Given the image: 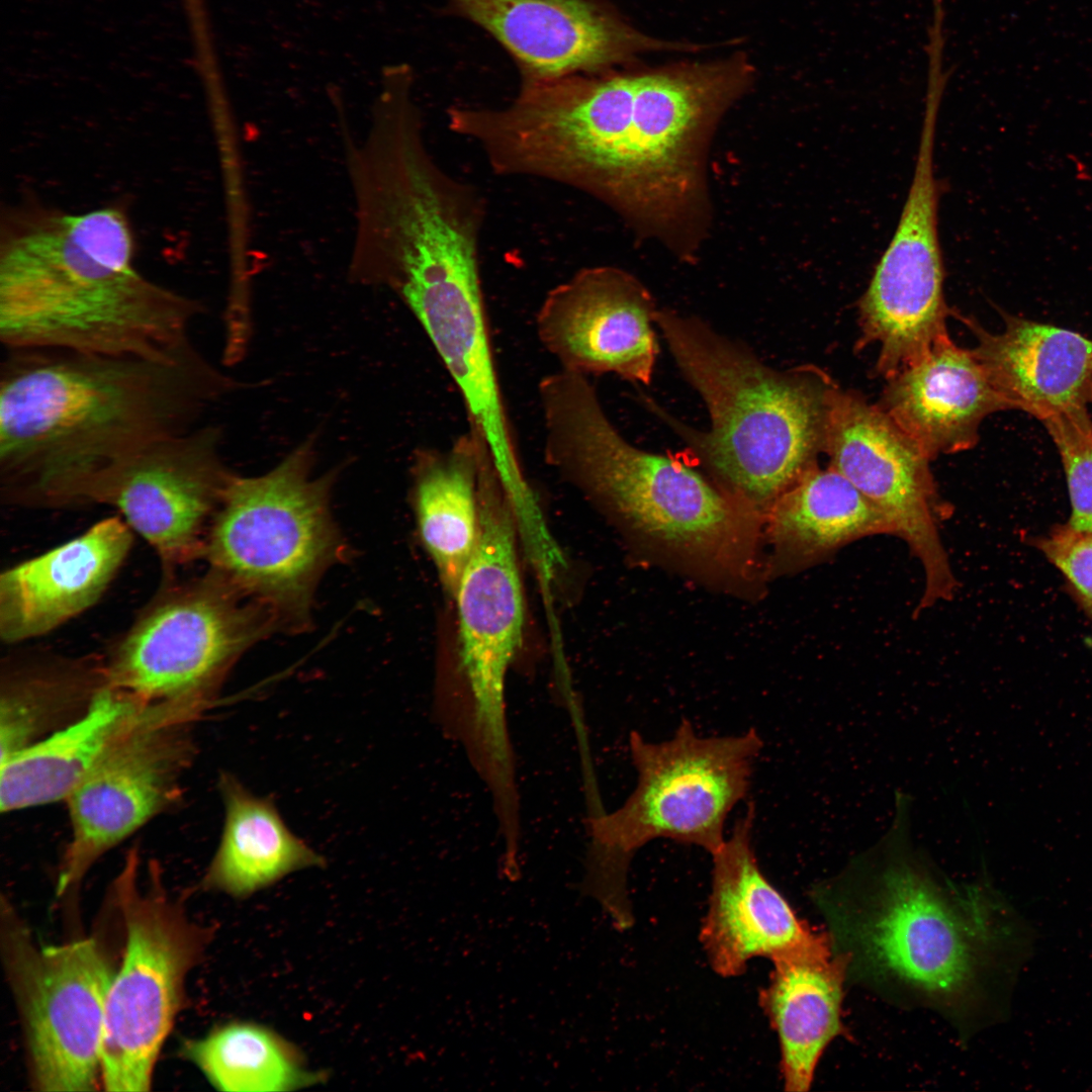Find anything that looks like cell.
Returning a JSON list of instances; mask_svg holds the SVG:
<instances>
[{"label": "cell", "instance_id": "4", "mask_svg": "<svg viewBox=\"0 0 1092 1092\" xmlns=\"http://www.w3.org/2000/svg\"><path fill=\"white\" fill-rule=\"evenodd\" d=\"M0 252V341L5 350L166 357L191 340L197 299L133 267L126 217L24 212Z\"/></svg>", "mask_w": 1092, "mask_h": 1092}, {"label": "cell", "instance_id": "30", "mask_svg": "<svg viewBox=\"0 0 1092 1092\" xmlns=\"http://www.w3.org/2000/svg\"><path fill=\"white\" fill-rule=\"evenodd\" d=\"M1054 441L1066 474L1071 528L1092 532V420L1060 417L1041 423Z\"/></svg>", "mask_w": 1092, "mask_h": 1092}, {"label": "cell", "instance_id": "7", "mask_svg": "<svg viewBox=\"0 0 1092 1092\" xmlns=\"http://www.w3.org/2000/svg\"><path fill=\"white\" fill-rule=\"evenodd\" d=\"M629 747L637 771L635 789L614 812L590 815L580 885L617 923L633 915L627 873L643 845L666 838L711 854L722 846L726 819L748 793L762 741L753 728L704 737L682 720L673 736L661 742L632 731Z\"/></svg>", "mask_w": 1092, "mask_h": 1092}, {"label": "cell", "instance_id": "23", "mask_svg": "<svg viewBox=\"0 0 1092 1092\" xmlns=\"http://www.w3.org/2000/svg\"><path fill=\"white\" fill-rule=\"evenodd\" d=\"M771 962L759 1003L779 1036L785 1089L804 1092L824 1050L844 1033V968L826 932L814 945Z\"/></svg>", "mask_w": 1092, "mask_h": 1092}, {"label": "cell", "instance_id": "14", "mask_svg": "<svg viewBox=\"0 0 1092 1092\" xmlns=\"http://www.w3.org/2000/svg\"><path fill=\"white\" fill-rule=\"evenodd\" d=\"M126 906L124 959L105 1000L101 1075L107 1091L135 1092L150 1088L200 939L161 897Z\"/></svg>", "mask_w": 1092, "mask_h": 1092}, {"label": "cell", "instance_id": "10", "mask_svg": "<svg viewBox=\"0 0 1092 1092\" xmlns=\"http://www.w3.org/2000/svg\"><path fill=\"white\" fill-rule=\"evenodd\" d=\"M273 631L267 610L210 569L164 578L103 655L107 680L146 703L207 711L240 657Z\"/></svg>", "mask_w": 1092, "mask_h": 1092}, {"label": "cell", "instance_id": "1", "mask_svg": "<svg viewBox=\"0 0 1092 1092\" xmlns=\"http://www.w3.org/2000/svg\"><path fill=\"white\" fill-rule=\"evenodd\" d=\"M907 795L873 847L810 892L846 983L936 1014L966 1042L1009 1012L1034 931L988 881L957 883L910 837Z\"/></svg>", "mask_w": 1092, "mask_h": 1092}, {"label": "cell", "instance_id": "28", "mask_svg": "<svg viewBox=\"0 0 1092 1092\" xmlns=\"http://www.w3.org/2000/svg\"><path fill=\"white\" fill-rule=\"evenodd\" d=\"M778 549L794 566L822 561L845 545L894 535L884 514L828 466L807 471L768 509Z\"/></svg>", "mask_w": 1092, "mask_h": 1092}, {"label": "cell", "instance_id": "29", "mask_svg": "<svg viewBox=\"0 0 1092 1092\" xmlns=\"http://www.w3.org/2000/svg\"><path fill=\"white\" fill-rule=\"evenodd\" d=\"M220 1091H290L323 1082L299 1050L269 1027L247 1021L219 1026L183 1050Z\"/></svg>", "mask_w": 1092, "mask_h": 1092}, {"label": "cell", "instance_id": "8", "mask_svg": "<svg viewBox=\"0 0 1092 1092\" xmlns=\"http://www.w3.org/2000/svg\"><path fill=\"white\" fill-rule=\"evenodd\" d=\"M315 441L309 436L265 474L232 476L202 556L283 631L307 628L317 584L344 551L330 502L340 470L313 476Z\"/></svg>", "mask_w": 1092, "mask_h": 1092}, {"label": "cell", "instance_id": "2", "mask_svg": "<svg viewBox=\"0 0 1092 1092\" xmlns=\"http://www.w3.org/2000/svg\"><path fill=\"white\" fill-rule=\"evenodd\" d=\"M749 77L743 62L729 59L562 79L537 119L534 172L603 202L689 259L709 226L710 142Z\"/></svg>", "mask_w": 1092, "mask_h": 1092}, {"label": "cell", "instance_id": "11", "mask_svg": "<svg viewBox=\"0 0 1092 1092\" xmlns=\"http://www.w3.org/2000/svg\"><path fill=\"white\" fill-rule=\"evenodd\" d=\"M204 712L148 703L67 799L71 838L58 891L79 882L105 852L171 809L196 753L193 728Z\"/></svg>", "mask_w": 1092, "mask_h": 1092}, {"label": "cell", "instance_id": "13", "mask_svg": "<svg viewBox=\"0 0 1092 1092\" xmlns=\"http://www.w3.org/2000/svg\"><path fill=\"white\" fill-rule=\"evenodd\" d=\"M824 452L829 467L876 506L919 560L924 590L915 614L953 599L958 582L938 524L942 503L930 458L881 408L833 386Z\"/></svg>", "mask_w": 1092, "mask_h": 1092}, {"label": "cell", "instance_id": "26", "mask_svg": "<svg viewBox=\"0 0 1092 1092\" xmlns=\"http://www.w3.org/2000/svg\"><path fill=\"white\" fill-rule=\"evenodd\" d=\"M107 684L103 655L9 654L1 663V761L81 717Z\"/></svg>", "mask_w": 1092, "mask_h": 1092}, {"label": "cell", "instance_id": "25", "mask_svg": "<svg viewBox=\"0 0 1092 1092\" xmlns=\"http://www.w3.org/2000/svg\"><path fill=\"white\" fill-rule=\"evenodd\" d=\"M218 790L224 809L221 836L204 885L246 898L286 876L325 866V859L296 836L274 802L251 793L234 775L221 772Z\"/></svg>", "mask_w": 1092, "mask_h": 1092}, {"label": "cell", "instance_id": "22", "mask_svg": "<svg viewBox=\"0 0 1092 1092\" xmlns=\"http://www.w3.org/2000/svg\"><path fill=\"white\" fill-rule=\"evenodd\" d=\"M879 405L930 459L971 449L985 418L1013 410L973 351L948 335L888 378Z\"/></svg>", "mask_w": 1092, "mask_h": 1092}, {"label": "cell", "instance_id": "24", "mask_svg": "<svg viewBox=\"0 0 1092 1092\" xmlns=\"http://www.w3.org/2000/svg\"><path fill=\"white\" fill-rule=\"evenodd\" d=\"M146 704L107 684L81 717L1 761V811L67 801Z\"/></svg>", "mask_w": 1092, "mask_h": 1092}, {"label": "cell", "instance_id": "31", "mask_svg": "<svg viewBox=\"0 0 1092 1092\" xmlns=\"http://www.w3.org/2000/svg\"><path fill=\"white\" fill-rule=\"evenodd\" d=\"M1027 542L1061 572L1069 594L1086 615L1092 630V532L1060 524L1043 535L1027 537Z\"/></svg>", "mask_w": 1092, "mask_h": 1092}, {"label": "cell", "instance_id": "15", "mask_svg": "<svg viewBox=\"0 0 1092 1092\" xmlns=\"http://www.w3.org/2000/svg\"><path fill=\"white\" fill-rule=\"evenodd\" d=\"M221 445L218 426L199 425L152 444L91 494L90 505L114 508L151 545L163 578L202 559L211 521L235 474Z\"/></svg>", "mask_w": 1092, "mask_h": 1092}, {"label": "cell", "instance_id": "6", "mask_svg": "<svg viewBox=\"0 0 1092 1092\" xmlns=\"http://www.w3.org/2000/svg\"><path fill=\"white\" fill-rule=\"evenodd\" d=\"M546 462L639 532L688 555L742 568L753 513L703 476L689 458L636 448L615 429L584 379L542 404Z\"/></svg>", "mask_w": 1092, "mask_h": 1092}, {"label": "cell", "instance_id": "17", "mask_svg": "<svg viewBox=\"0 0 1092 1092\" xmlns=\"http://www.w3.org/2000/svg\"><path fill=\"white\" fill-rule=\"evenodd\" d=\"M112 978L93 939L44 947L29 962L23 1007L33 1080L39 1090L95 1089Z\"/></svg>", "mask_w": 1092, "mask_h": 1092}, {"label": "cell", "instance_id": "27", "mask_svg": "<svg viewBox=\"0 0 1092 1092\" xmlns=\"http://www.w3.org/2000/svg\"><path fill=\"white\" fill-rule=\"evenodd\" d=\"M484 444L471 430L445 451L422 450L414 467L418 529L453 599L479 536L478 473Z\"/></svg>", "mask_w": 1092, "mask_h": 1092}, {"label": "cell", "instance_id": "19", "mask_svg": "<svg viewBox=\"0 0 1092 1092\" xmlns=\"http://www.w3.org/2000/svg\"><path fill=\"white\" fill-rule=\"evenodd\" d=\"M754 820L749 803L729 838L711 854L712 891L700 938L712 969L724 978L741 975L752 958L774 961L825 935L802 921L763 875L752 847Z\"/></svg>", "mask_w": 1092, "mask_h": 1092}, {"label": "cell", "instance_id": "9", "mask_svg": "<svg viewBox=\"0 0 1092 1092\" xmlns=\"http://www.w3.org/2000/svg\"><path fill=\"white\" fill-rule=\"evenodd\" d=\"M478 504L477 544L454 597L460 688L435 704L434 715L488 791L500 795L517 787L505 690L523 640L525 606L515 515L489 463L479 470Z\"/></svg>", "mask_w": 1092, "mask_h": 1092}, {"label": "cell", "instance_id": "18", "mask_svg": "<svg viewBox=\"0 0 1092 1092\" xmlns=\"http://www.w3.org/2000/svg\"><path fill=\"white\" fill-rule=\"evenodd\" d=\"M445 8L490 34L521 82L608 71L646 42L604 0H445Z\"/></svg>", "mask_w": 1092, "mask_h": 1092}, {"label": "cell", "instance_id": "12", "mask_svg": "<svg viewBox=\"0 0 1092 1092\" xmlns=\"http://www.w3.org/2000/svg\"><path fill=\"white\" fill-rule=\"evenodd\" d=\"M940 99L934 92L926 95L908 195L896 231L858 302L860 346L879 347L877 371L886 378L918 361L947 336L945 272L938 236L940 186L933 163Z\"/></svg>", "mask_w": 1092, "mask_h": 1092}, {"label": "cell", "instance_id": "3", "mask_svg": "<svg viewBox=\"0 0 1092 1092\" xmlns=\"http://www.w3.org/2000/svg\"><path fill=\"white\" fill-rule=\"evenodd\" d=\"M0 494L11 506H89L152 444L187 432L242 386L190 340L166 357L6 350Z\"/></svg>", "mask_w": 1092, "mask_h": 1092}, {"label": "cell", "instance_id": "21", "mask_svg": "<svg viewBox=\"0 0 1092 1092\" xmlns=\"http://www.w3.org/2000/svg\"><path fill=\"white\" fill-rule=\"evenodd\" d=\"M999 312L1003 332L993 334L965 318L972 349L1013 410L1039 422L1087 415L1092 404V339L1077 332Z\"/></svg>", "mask_w": 1092, "mask_h": 1092}, {"label": "cell", "instance_id": "5", "mask_svg": "<svg viewBox=\"0 0 1092 1092\" xmlns=\"http://www.w3.org/2000/svg\"><path fill=\"white\" fill-rule=\"evenodd\" d=\"M660 330L686 380L704 399L708 431L643 402L685 442L726 492L753 510L767 508L817 466L824 452L833 382L812 367L775 370L702 321L657 309Z\"/></svg>", "mask_w": 1092, "mask_h": 1092}, {"label": "cell", "instance_id": "20", "mask_svg": "<svg viewBox=\"0 0 1092 1092\" xmlns=\"http://www.w3.org/2000/svg\"><path fill=\"white\" fill-rule=\"evenodd\" d=\"M133 531L103 519L76 538L0 575V639L15 645L46 635L94 606L124 563Z\"/></svg>", "mask_w": 1092, "mask_h": 1092}, {"label": "cell", "instance_id": "16", "mask_svg": "<svg viewBox=\"0 0 1092 1092\" xmlns=\"http://www.w3.org/2000/svg\"><path fill=\"white\" fill-rule=\"evenodd\" d=\"M656 311L633 275L613 266L584 267L548 291L536 330L561 369L648 384L657 357Z\"/></svg>", "mask_w": 1092, "mask_h": 1092}]
</instances>
